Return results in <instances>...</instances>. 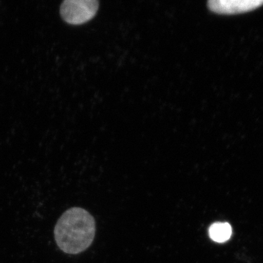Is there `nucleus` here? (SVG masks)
<instances>
[{
  "mask_svg": "<svg viewBox=\"0 0 263 263\" xmlns=\"http://www.w3.org/2000/svg\"><path fill=\"white\" fill-rule=\"evenodd\" d=\"M232 227L228 222H215L209 228V236L214 241L224 243L231 237Z\"/></svg>",
  "mask_w": 263,
  "mask_h": 263,
  "instance_id": "obj_4",
  "label": "nucleus"
},
{
  "mask_svg": "<svg viewBox=\"0 0 263 263\" xmlns=\"http://www.w3.org/2000/svg\"><path fill=\"white\" fill-rule=\"evenodd\" d=\"M95 230L94 218L87 211L72 208L59 219L54 229L55 240L65 253L79 254L92 243Z\"/></svg>",
  "mask_w": 263,
  "mask_h": 263,
  "instance_id": "obj_1",
  "label": "nucleus"
},
{
  "mask_svg": "<svg viewBox=\"0 0 263 263\" xmlns=\"http://www.w3.org/2000/svg\"><path fill=\"white\" fill-rule=\"evenodd\" d=\"M263 0H209V9L220 14H237L257 9Z\"/></svg>",
  "mask_w": 263,
  "mask_h": 263,
  "instance_id": "obj_3",
  "label": "nucleus"
},
{
  "mask_svg": "<svg viewBox=\"0 0 263 263\" xmlns=\"http://www.w3.org/2000/svg\"><path fill=\"white\" fill-rule=\"evenodd\" d=\"M98 7L97 0H66L61 5L60 13L67 23L84 24L95 16Z\"/></svg>",
  "mask_w": 263,
  "mask_h": 263,
  "instance_id": "obj_2",
  "label": "nucleus"
}]
</instances>
